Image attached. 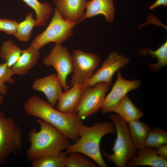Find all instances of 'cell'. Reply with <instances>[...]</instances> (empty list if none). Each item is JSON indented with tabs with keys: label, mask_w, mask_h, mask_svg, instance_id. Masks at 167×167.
I'll return each mask as SVG.
<instances>
[{
	"label": "cell",
	"mask_w": 167,
	"mask_h": 167,
	"mask_svg": "<svg viewBox=\"0 0 167 167\" xmlns=\"http://www.w3.org/2000/svg\"><path fill=\"white\" fill-rule=\"evenodd\" d=\"M113 112L127 123L139 119L143 114L142 111L134 104L128 94L120 101Z\"/></svg>",
	"instance_id": "19"
},
{
	"label": "cell",
	"mask_w": 167,
	"mask_h": 167,
	"mask_svg": "<svg viewBox=\"0 0 167 167\" xmlns=\"http://www.w3.org/2000/svg\"><path fill=\"white\" fill-rule=\"evenodd\" d=\"M23 146L22 131L11 118L0 111V166L12 154H19Z\"/></svg>",
	"instance_id": "5"
},
{
	"label": "cell",
	"mask_w": 167,
	"mask_h": 167,
	"mask_svg": "<svg viewBox=\"0 0 167 167\" xmlns=\"http://www.w3.org/2000/svg\"><path fill=\"white\" fill-rule=\"evenodd\" d=\"M165 143H167L166 131L158 127L150 129L145 141L146 147L157 148Z\"/></svg>",
	"instance_id": "25"
},
{
	"label": "cell",
	"mask_w": 167,
	"mask_h": 167,
	"mask_svg": "<svg viewBox=\"0 0 167 167\" xmlns=\"http://www.w3.org/2000/svg\"><path fill=\"white\" fill-rule=\"evenodd\" d=\"M36 122L40 126L39 131L32 129L28 134L30 145L26 155L31 162L44 156L58 154L71 144L68 138L49 124L39 118Z\"/></svg>",
	"instance_id": "2"
},
{
	"label": "cell",
	"mask_w": 167,
	"mask_h": 167,
	"mask_svg": "<svg viewBox=\"0 0 167 167\" xmlns=\"http://www.w3.org/2000/svg\"><path fill=\"white\" fill-rule=\"evenodd\" d=\"M13 75L11 68L8 67L6 62L0 63V81L13 84L15 82V79L12 77Z\"/></svg>",
	"instance_id": "27"
},
{
	"label": "cell",
	"mask_w": 167,
	"mask_h": 167,
	"mask_svg": "<svg viewBox=\"0 0 167 167\" xmlns=\"http://www.w3.org/2000/svg\"><path fill=\"white\" fill-rule=\"evenodd\" d=\"M22 50L12 41L4 42L0 48V57L5 62L8 67L11 68L20 56Z\"/></svg>",
	"instance_id": "22"
},
{
	"label": "cell",
	"mask_w": 167,
	"mask_h": 167,
	"mask_svg": "<svg viewBox=\"0 0 167 167\" xmlns=\"http://www.w3.org/2000/svg\"><path fill=\"white\" fill-rule=\"evenodd\" d=\"M35 11L36 15V26L45 25L53 12L52 6L49 3H41L38 0H23Z\"/></svg>",
	"instance_id": "20"
},
{
	"label": "cell",
	"mask_w": 167,
	"mask_h": 167,
	"mask_svg": "<svg viewBox=\"0 0 167 167\" xmlns=\"http://www.w3.org/2000/svg\"><path fill=\"white\" fill-rule=\"evenodd\" d=\"M140 166L166 167L167 160L157 154L156 148L145 147L138 150L135 156L128 163L127 167Z\"/></svg>",
	"instance_id": "14"
},
{
	"label": "cell",
	"mask_w": 167,
	"mask_h": 167,
	"mask_svg": "<svg viewBox=\"0 0 167 167\" xmlns=\"http://www.w3.org/2000/svg\"><path fill=\"white\" fill-rule=\"evenodd\" d=\"M109 86L104 82L84 87L74 113L82 120L96 113L101 109Z\"/></svg>",
	"instance_id": "7"
},
{
	"label": "cell",
	"mask_w": 167,
	"mask_h": 167,
	"mask_svg": "<svg viewBox=\"0 0 167 167\" xmlns=\"http://www.w3.org/2000/svg\"><path fill=\"white\" fill-rule=\"evenodd\" d=\"M161 6H167V0H156L149 6V9L152 10Z\"/></svg>",
	"instance_id": "30"
},
{
	"label": "cell",
	"mask_w": 167,
	"mask_h": 167,
	"mask_svg": "<svg viewBox=\"0 0 167 167\" xmlns=\"http://www.w3.org/2000/svg\"><path fill=\"white\" fill-rule=\"evenodd\" d=\"M76 24L63 19L55 8L48 26L42 32L35 36L30 46L39 50L50 42L61 44L73 35Z\"/></svg>",
	"instance_id": "6"
},
{
	"label": "cell",
	"mask_w": 167,
	"mask_h": 167,
	"mask_svg": "<svg viewBox=\"0 0 167 167\" xmlns=\"http://www.w3.org/2000/svg\"><path fill=\"white\" fill-rule=\"evenodd\" d=\"M35 25V19H33L32 13H29L23 21L18 23L14 35L20 41H27L30 38L32 29Z\"/></svg>",
	"instance_id": "24"
},
{
	"label": "cell",
	"mask_w": 167,
	"mask_h": 167,
	"mask_svg": "<svg viewBox=\"0 0 167 167\" xmlns=\"http://www.w3.org/2000/svg\"><path fill=\"white\" fill-rule=\"evenodd\" d=\"M87 0H54V4L61 17L76 24L83 21Z\"/></svg>",
	"instance_id": "12"
},
{
	"label": "cell",
	"mask_w": 167,
	"mask_h": 167,
	"mask_svg": "<svg viewBox=\"0 0 167 167\" xmlns=\"http://www.w3.org/2000/svg\"><path fill=\"white\" fill-rule=\"evenodd\" d=\"M39 50L31 46L22 50L17 61L11 67L14 75H19L28 73L37 63L40 53Z\"/></svg>",
	"instance_id": "17"
},
{
	"label": "cell",
	"mask_w": 167,
	"mask_h": 167,
	"mask_svg": "<svg viewBox=\"0 0 167 167\" xmlns=\"http://www.w3.org/2000/svg\"><path fill=\"white\" fill-rule=\"evenodd\" d=\"M127 123L129 135L135 149L138 150L145 147L146 137L150 129L149 126L139 119Z\"/></svg>",
	"instance_id": "18"
},
{
	"label": "cell",
	"mask_w": 167,
	"mask_h": 167,
	"mask_svg": "<svg viewBox=\"0 0 167 167\" xmlns=\"http://www.w3.org/2000/svg\"><path fill=\"white\" fill-rule=\"evenodd\" d=\"M156 149L157 153L158 155L167 159V143L160 146Z\"/></svg>",
	"instance_id": "29"
},
{
	"label": "cell",
	"mask_w": 167,
	"mask_h": 167,
	"mask_svg": "<svg viewBox=\"0 0 167 167\" xmlns=\"http://www.w3.org/2000/svg\"><path fill=\"white\" fill-rule=\"evenodd\" d=\"M141 54L146 56L148 54L151 57L157 59V62L155 64H148V67L151 71L155 72L161 68L167 65V41L162 44L156 50L153 51L150 48L139 49Z\"/></svg>",
	"instance_id": "21"
},
{
	"label": "cell",
	"mask_w": 167,
	"mask_h": 167,
	"mask_svg": "<svg viewBox=\"0 0 167 167\" xmlns=\"http://www.w3.org/2000/svg\"><path fill=\"white\" fill-rule=\"evenodd\" d=\"M67 156L66 167H97L96 163L89 157L79 152H71Z\"/></svg>",
	"instance_id": "26"
},
{
	"label": "cell",
	"mask_w": 167,
	"mask_h": 167,
	"mask_svg": "<svg viewBox=\"0 0 167 167\" xmlns=\"http://www.w3.org/2000/svg\"><path fill=\"white\" fill-rule=\"evenodd\" d=\"M43 64L48 66H52L55 70L65 91L70 87L67 82L68 76L73 72L71 55L67 49L55 44L49 54L44 58Z\"/></svg>",
	"instance_id": "9"
},
{
	"label": "cell",
	"mask_w": 167,
	"mask_h": 167,
	"mask_svg": "<svg viewBox=\"0 0 167 167\" xmlns=\"http://www.w3.org/2000/svg\"><path fill=\"white\" fill-rule=\"evenodd\" d=\"M109 117L115 126L117 137L111 148L113 153L109 154L103 150L102 154L117 167H126L137 150L130 137L127 123L116 114H111Z\"/></svg>",
	"instance_id": "4"
},
{
	"label": "cell",
	"mask_w": 167,
	"mask_h": 167,
	"mask_svg": "<svg viewBox=\"0 0 167 167\" xmlns=\"http://www.w3.org/2000/svg\"><path fill=\"white\" fill-rule=\"evenodd\" d=\"M73 85L62 93L57 103V109L65 113H74L84 87V84L76 83Z\"/></svg>",
	"instance_id": "15"
},
{
	"label": "cell",
	"mask_w": 167,
	"mask_h": 167,
	"mask_svg": "<svg viewBox=\"0 0 167 167\" xmlns=\"http://www.w3.org/2000/svg\"><path fill=\"white\" fill-rule=\"evenodd\" d=\"M67 154L65 152L44 156L32 162V167H65Z\"/></svg>",
	"instance_id": "23"
},
{
	"label": "cell",
	"mask_w": 167,
	"mask_h": 167,
	"mask_svg": "<svg viewBox=\"0 0 167 167\" xmlns=\"http://www.w3.org/2000/svg\"><path fill=\"white\" fill-rule=\"evenodd\" d=\"M4 96L3 95H0V105L3 102L4 100Z\"/></svg>",
	"instance_id": "32"
},
{
	"label": "cell",
	"mask_w": 167,
	"mask_h": 167,
	"mask_svg": "<svg viewBox=\"0 0 167 167\" xmlns=\"http://www.w3.org/2000/svg\"><path fill=\"white\" fill-rule=\"evenodd\" d=\"M73 74L71 83L84 84L93 76L101 61L97 55L74 50L71 55Z\"/></svg>",
	"instance_id": "8"
},
{
	"label": "cell",
	"mask_w": 167,
	"mask_h": 167,
	"mask_svg": "<svg viewBox=\"0 0 167 167\" xmlns=\"http://www.w3.org/2000/svg\"><path fill=\"white\" fill-rule=\"evenodd\" d=\"M114 11L113 0H89L87 2L83 20L102 15L106 21L111 22L114 19Z\"/></svg>",
	"instance_id": "16"
},
{
	"label": "cell",
	"mask_w": 167,
	"mask_h": 167,
	"mask_svg": "<svg viewBox=\"0 0 167 167\" xmlns=\"http://www.w3.org/2000/svg\"><path fill=\"white\" fill-rule=\"evenodd\" d=\"M116 129L114 123L108 121L96 123L90 126L83 124L79 133V138L73 144H71L66 149L67 154L79 152L89 157L100 167H108L102 156L100 143L105 135L114 134Z\"/></svg>",
	"instance_id": "3"
},
{
	"label": "cell",
	"mask_w": 167,
	"mask_h": 167,
	"mask_svg": "<svg viewBox=\"0 0 167 167\" xmlns=\"http://www.w3.org/2000/svg\"><path fill=\"white\" fill-rule=\"evenodd\" d=\"M129 62V59L123 55L116 52H111L101 67L89 80L84 84V87L93 86L101 82L105 83L109 86L115 73L119 69L124 67Z\"/></svg>",
	"instance_id": "10"
},
{
	"label": "cell",
	"mask_w": 167,
	"mask_h": 167,
	"mask_svg": "<svg viewBox=\"0 0 167 167\" xmlns=\"http://www.w3.org/2000/svg\"><path fill=\"white\" fill-rule=\"evenodd\" d=\"M32 88L35 91L43 92L48 102L53 107L57 104L63 92L61 82L57 74L55 73L36 79Z\"/></svg>",
	"instance_id": "13"
},
{
	"label": "cell",
	"mask_w": 167,
	"mask_h": 167,
	"mask_svg": "<svg viewBox=\"0 0 167 167\" xmlns=\"http://www.w3.org/2000/svg\"><path fill=\"white\" fill-rule=\"evenodd\" d=\"M18 24L16 21L13 20L0 19V31L14 35L16 31Z\"/></svg>",
	"instance_id": "28"
},
{
	"label": "cell",
	"mask_w": 167,
	"mask_h": 167,
	"mask_svg": "<svg viewBox=\"0 0 167 167\" xmlns=\"http://www.w3.org/2000/svg\"><path fill=\"white\" fill-rule=\"evenodd\" d=\"M48 102L34 94L25 102L24 109L28 115L46 122L74 143L79 138L80 128L84 124L75 113H66L54 108Z\"/></svg>",
	"instance_id": "1"
},
{
	"label": "cell",
	"mask_w": 167,
	"mask_h": 167,
	"mask_svg": "<svg viewBox=\"0 0 167 167\" xmlns=\"http://www.w3.org/2000/svg\"><path fill=\"white\" fill-rule=\"evenodd\" d=\"M5 83L0 81V94L4 95L7 92L8 88Z\"/></svg>",
	"instance_id": "31"
},
{
	"label": "cell",
	"mask_w": 167,
	"mask_h": 167,
	"mask_svg": "<svg viewBox=\"0 0 167 167\" xmlns=\"http://www.w3.org/2000/svg\"><path fill=\"white\" fill-rule=\"evenodd\" d=\"M117 72V80L111 91L105 97L101 108L103 114L113 112L118 103L128 92L138 88L141 85L139 79L127 80L123 78L119 70Z\"/></svg>",
	"instance_id": "11"
}]
</instances>
